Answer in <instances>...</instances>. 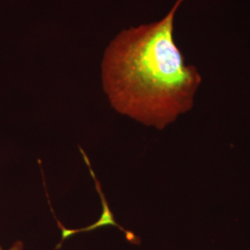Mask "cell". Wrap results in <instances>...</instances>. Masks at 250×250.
Instances as JSON below:
<instances>
[{
    "label": "cell",
    "instance_id": "obj_1",
    "mask_svg": "<svg viewBox=\"0 0 250 250\" xmlns=\"http://www.w3.org/2000/svg\"><path fill=\"white\" fill-rule=\"evenodd\" d=\"M177 0L161 21L123 30L101 62L102 86L117 112L163 130L190 111L202 78L173 39Z\"/></svg>",
    "mask_w": 250,
    "mask_h": 250
},
{
    "label": "cell",
    "instance_id": "obj_2",
    "mask_svg": "<svg viewBox=\"0 0 250 250\" xmlns=\"http://www.w3.org/2000/svg\"><path fill=\"white\" fill-rule=\"evenodd\" d=\"M24 250V244L21 240H17V241L14 242L10 248L8 250H4L1 246H0V250Z\"/></svg>",
    "mask_w": 250,
    "mask_h": 250
}]
</instances>
